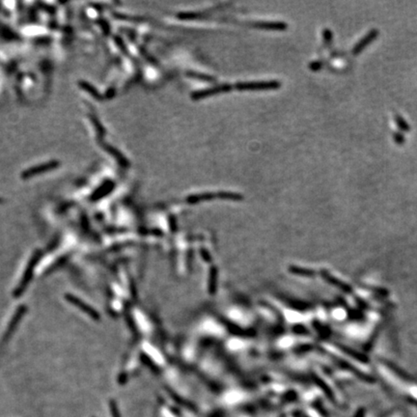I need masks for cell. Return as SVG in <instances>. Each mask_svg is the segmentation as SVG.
Listing matches in <instances>:
<instances>
[{
  "label": "cell",
  "mask_w": 417,
  "mask_h": 417,
  "mask_svg": "<svg viewBox=\"0 0 417 417\" xmlns=\"http://www.w3.org/2000/svg\"><path fill=\"white\" fill-rule=\"evenodd\" d=\"M55 166H56V163H51V164L42 165L41 167H35V168H33V169L30 170V171H27L26 173H25V176L28 177V176H31V175H35V174H38V173H42L44 171H48V169H52V168L55 167Z\"/></svg>",
  "instance_id": "4"
},
{
  "label": "cell",
  "mask_w": 417,
  "mask_h": 417,
  "mask_svg": "<svg viewBox=\"0 0 417 417\" xmlns=\"http://www.w3.org/2000/svg\"><path fill=\"white\" fill-rule=\"evenodd\" d=\"M232 88H234V86H233V85H230V84H222V85H217V86H215V87H211V88L203 89V90H200V91L194 92V93L192 94V97H193L194 99H198V98H202V97L209 96V95H212V94H215V93H219V92L222 91H228V90H230V89H232Z\"/></svg>",
  "instance_id": "2"
},
{
  "label": "cell",
  "mask_w": 417,
  "mask_h": 417,
  "mask_svg": "<svg viewBox=\"0 0 417 417\" xmlns=\"http://www.w3.org/2000/svg\"><path fill=\"white\" fill-rule=\"evenodd\" d=\"M69 300H70V301H71L74 305H76L77 307H79L82 311H84V312L86 313V314H88L89 316H91L92 318H94V319H97V318H98V314L95 312L90 306H88L87 304H85V303H84V302H82L81 300H78V299L75 298V297H72V296H70V297H69Z\"/></svg>",
  "instance_id": "3"
},
{
  "label": "cell",
  "mask_w": 417,
  "mask_h": 417,
  "mask_svg": "<svg viewBox=\"0 0 417 417\" xmlns=\"http://www.w3.org/2000/svg\"><path fill=\"white\" fill-rule=\"evenodd\" d=\"M279 86V82L275 80H267V81H247L237 83L236 86L238 89H265V88H274Z\"/></svg>",
  "instance_id": "1"
}]
</instances>
